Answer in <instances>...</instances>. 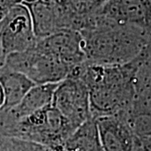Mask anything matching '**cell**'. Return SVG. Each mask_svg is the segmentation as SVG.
Returning <instances> with one entry per match:
<instances>
[{
  "instance_id": "obj_1",
  "label": "cell",
  "mask_w": 151,
  "mask_h": 151,
  "mask_svg": "<svg viewBox=\"0 0 151 151\" xmlns=\"http://www.w3.org/2000/svg\"><path fill=\"white\" fill-rule=\"evenodd\" d=\"M150 30V28L115 24L97 13L79 31L86 61L97 65L129 63L151 48Z\"/></svg>"
},
{
  "instance_id": "obj_2",
  "label": "cell",
  "mask_w": 151,
  "mask_h": 151,
  "mask_svg": "<svg viewBox=\"0 0 151 151\" xmlns=\"http://www.w3.org/2000/svg\"><path fill=\"white\" fill-rule=\"evenodd\" d=\"M148 49L137 59L124 65H97L84 61L69 76L81 78L89 93L92 118L127 113L134 97V76L141 60L151 55Z\"/></svg>"
},
{
  "instance_id": "obj_3",
  "label": "cell",
  "mask_w": 151,
  "mask_h": 151,
  "mask_svg": "<svg viewBox=\"0 0 151 151\" xmlns=\"http://www.w3.org/2000/svg\"><path fill=\"white\" fill-rule=\"evenodd\" d=\"M74 131L68 121L50 104L12 124L0 135L57 147L63 146Z\"/></svg>"
},
{
  "instance_id": "obj_4",
  "label": "cell",
  "mask_w": 151,
  "mask_h": 151,
  "mask_svg": "<svg viewBox=\"0 0 151 151\" xmlns=\"http://www.w3.org/2000/svg\"><path fill=\"white\" fill-rule=\"evenodd\" d=\"M4 68L24 74L35 85L59 83L72 70L37 40L31 48L7 55Z\"/></svg>"
},
{
  "instance_id": "obj_5",
  "label": "cell",
  "mask_w": 151,
  "mask_h": 151,
  "mask_svg": "<svg viewBox=\"0 0 151 151\" xmlns=\"http://www.w3.org/2000/svg\"><path fill=\"white\" fill-rule=\"evenodd\" d=\"M51 105L75 129L92 118L87 86L76 76H69L57 84Z\"/></svg>"
},
{
  "instance_id": "obj_6",
  "label": "cell",
  "mask_w": 151,
  "mask_h": 151,
  "mask_svg": "<svg viewBox=\"0 0 151 151\" xmlns=\"http://www.w3.org/2000/svg\"><path fill=\"white\" fill-rule=\"evenodd\" d=\"M37 38L28 9L23 4L14 6L2 20L0 44L5 55L31 48Z\"/></svg>"
},
{
  "instance_id": "obj_7",
  "label": "cell",
  "mask_w": 151,
  "mask_h": 151,
  "mask_svg": "<svg viewBox=\"0 0 151 151\" xmlns=\"http://www.w3.org/2000/svg\"><path fill=\"white\" fill-rule=\"evenodd\" d=\"M37 39L63 30H75L74 22L55 0H24Z\"/></svg>"
},
{
  "instance_id": "obj_8",
  "label": "cell",
  "mask_w": 151,
  "mask_h": 151,
  "mask_svg": "<svg viewBox=\"0 0 151 151\" xmlns=\"http://www.w3.org/2000/svg\"><path fill=\"white\" fill-rule=\"evenodd\" d=\"M96 119L104 151H142L124 114Z\"/></svg>"
},
{
  "instance_id": "obj_9",
  "label": "cell",
  "mask_w": 151,
  "mask_h": 151,
  "mask_svg": "<svg viewBox=\"0 0 151 151\" xmlns=\"http://www.w3.org/2000/svg\"><path fill=\"white\" fill-rule=\"evenodd\" d=\"M99 13L115 24L151 29V0H108Z\"/></svg>"
},
{
  "instance_id": "obj_10",
  "label": "cell",
  "mask_w": 151,
  "mask_h": 151,
  "mask_svg": "<svg viewBox=\"0 0 151 151\" xmlns=\"http://www.w3.org/2000/svg\"><path fill=\"white\" fill-rule=\"evenodd\" d=\"M42 47L55 55L73 70L76 66L86 61L82 50L81 36L76 30H63L47 37L37 39Z\"/></svg>"
},
{
  "instance_id": "obj_11",
  "label": "cell",
  "mask_w": 151,
  "mask_h": 151,
  "mask_svg": "<svg viewBox=\"0 0 151 151\" xmlns=\"http://www.w3.org/2000/svg\"><path fill=\"white\" fill-rule=\"evenodd\" d=\"M0 84L4 95V103L1 109H9L16 106L35 86L26 76L4 67L0 71Z\"/></svg>"
},
{
  "instance_id": "obj_12",
  "label": "cell",
  "mask_w": 151,
  "mask_h": 151,
  "mask_svg": "<svg viewBox=\"0 0 151 151\" xmlns=\"http://www.w3.org/2000/svg\"><path fill=\"white\" fill-rule=\"evenodd\" d=\"M65 151H104L97 119L91 118L81 124L63 145Z\"/></svg>"
},
{
  "instance_id": "obj_13",
  "label": "cell",
  "mask_w": 151,
  "mask_h": 151,
  "mask_svg": "<svg viewBox=\"0 0 151 151\" xmlns=\"http://www.w3.org/2000/svg\"><path fill=\"white\" fill-rule=\"evenodd\" d=\"M74 22L76 31H80L86 19L102 10L108 0H55Z\"/></svg>"
},
{
  "instance_id": "obj_14",
  "label": "cell",
  "mask_w": 151,
  "mask_h": 151,
  "mask_svg": "<svg viewBox=\"0 0 151 151\" xmlns=\"http://www.w3.org/2000/svg\"><path fill=\"white\" fill-rule=\"evenodd\" d=\"M0 151H65L63 146L50 147L0 135Z\"/></svg>"
},
{
  "instance_id": "obj_15",
  "label": "cell",
  "mask_w": 151,
  "mask_h": 151,
  "mask_svg": "<svg viewBox=\"0 0 151 151\" xmlns=\"http://www.w3.org/2000/svg\"><path fill=\"white\" fill-rule=\"evenodd\" d=\"M24 1V0H0V8L8 12L14 6L23 4Z\"/></svg>"
},
{
  "instance_id": "obj_16",
  "label": "cell",
  "mask_w": 151,
  "mask_h": 151,
  "mask_svg": "<svg viewBox=\"0 0 151 151\" xmlns=\"http://www.w3.org/2000/svg\"><path fill=\"white\" fill-rule=\"evenodd\" d=\"M5 59H6V55L4 53V50L2 49V46H1V44H0V71L3 69L4 65V63H5Z\"/></svg>"
},
{
  "instance_id": "obj_17",
  "label": "cell",
  "mask_w": 151,
  "mask_h": 151,
  "mask_svg": "<svg viewBox=\"0 0 151 151\" xmlns=\"http://www.w3.org/2000/svg\"><path fill=\"white\" fill-rule=\"evenodd\" d=\"M4 103V91H3L2 86L0 84V109L3 108Z\"/></svg>"
},
{
  "instance_id": "obj_18",
  "label": "cell",
  "mask_w": 151,
  "mask_h": 151,
  "mask_svg": "<svg viewBox=\"0 0 151 151\" xmlns=\"http://www.w3.org/2000/svg\"><path fill=\"white\" fill-rule=\"evenodd\" d=\"M8 12H6L5 10H4L3 9L0 8V21H2L4 19V18L5 17V15L7 14Z\"/></svg>"
},
{
  "instance_id": "obj_19",
  "label": "cell",
  "mask_w": 151,
  "mask_h": 151,
  "mask_svg": "<svg viewBox=\"0 0 151 151\" xmlns=\"http://www.w3.org/2000/svg\"><path fill=\"white\" fill-rule=\"evenodd\" d=\"M1 28H2V21H0V30H1Z\"/></svg>"
}]
</instances>
